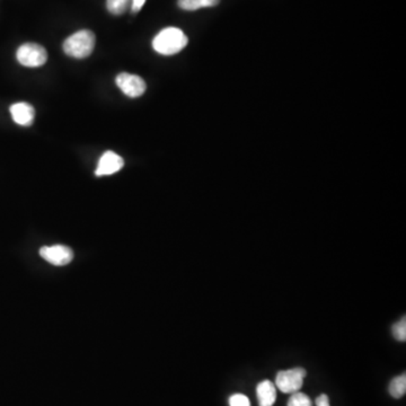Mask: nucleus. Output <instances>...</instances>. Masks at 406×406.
I'll list each match as a JSON object with an SVG mask.
<instances>
[{
    "label": "nucleus",
    "instance_id": "nucleus-1",
    "mask_svg": "<svg viewBox=\"0 0 406 406\" xmlns=\"http://www.w3.org/2000/svg\"><path fill=\"white\" fill-rule=\"evenodd\" d=\"M189 39L182 30L178 27L164 28L152 41V48L157 54L173 56L183 50Z\"/></svg>",
    "mask_w": 406,
    "mask_h": 406
},
{
    "label": "nucleus",
    "instance_id": "nucleus-2",
    "mask_svg": "<svg viewBox=\"0 0 406 406\" xmlns=\"http://www.w3.org/2000/svg\"><path fill=\"white\" fill-rule=\"evenodd\" d=\"M95 48V34L88 30L76 32L63 42V51L68 56L84 59L93 52Z\"/></svg>",
    "mask_w": 406,
    "mask_h": 406
},
{
    "label": "nucleus",
    "instance_id": "nucleus-3",
    "mask_svg": "<svg viewBox=\"0 0 406 406\" xmlns=\"http://www.w3.org/2000/svg\"><path fill=\"white\" fill-rule=\"evenodd\" d=\"M16 58L20 65L25 67H41L48 60V52L42 45L37 43H25L20 45L17 50Z\"/></svg>",
    "mask_w": 406,
    "mask_h": 406
},
{
    "label": "nucleus",
    "instance_id": "nucleus-4",
    "mask_svg": "<svg viewBox=\"0 0 406 406\" xmlns=\"http://www.w3.org/2000/svg\"><path fill=\"white\" fill-rule=\"evenodd\" d=\"M306 377V370L304 368H293V369L282 370L278 372L276 378V388H279L285 394H293L299 392L304 385V378Z\"/></svg>",
    "mask_w": 406,
    "mask_h": 406
},
{
    "label": "nucleus",
    "instance_id": "nucleus-5",
    "mask_svg": "<svg viewBox=\"0 0 406 406\" xmlns=\"http://www.w3.org/2000/svg\"><path fill=\"white\" fill-rule=\"evenodd\" d=\"M118 87L123 92L124 95L131 99H137L144 95L146 92V82L141 77L131 73H121L116 79Z\"/></svg>",
    "mask_w": 406,
    "mask_h": 406
},
{
    "label": "nucleus",
    "instance_id": "nucleus-6",
    "mask_svg": "<svg viewBox=\"0 0 406 406\" xmlns=\"http://www.w3.org/2000/svg\"><path fill=\"white\" fill-rule=\"evenodd\" d=\"M39 255L56 266L69 264L73 259V250L65 245L44 246L39 250Z\"/></svg>",
    "mask_w": 406,
    "mask_h": 406
},
{
    "label": "nucleus",
    "instance_id": "nucleus-7",
    "mask_svg": "<svg viewBox=\"0 0 406 406\" xmlns=\"http://www.w3.org/2000/svg\"><path fill=\"white\" fill-rule=\"evenodd\" d=\"M124 161L121 156L116 155V152H106L99 159V165L96 168V176H106L118 172L123 167Z\"/></svg>",
    "mask_w": 406,
    "mask_h": 406
},
{
    "label": "nucleus",
    "instance_id": "nucleus-8",
    "mask_svg": "<svg viewBox=\"0 0 406 406\" xmlns=\"http://www.w3.org/2000/svg\"><path fill=\"white\" fill-rule=\"evenodd\" d=\"M11 113L13 120L23 127L31 125L35 116L34 107L28 103H16V104L11 105Z\"/></svg>",
    "mask_w": 406,
    "mask_h": 406
},
{
    "label": "nucleus",
    "instance_id": "nucleus-9",
    "mask_svg": "<svg viewBox=\"0 0 406 406\" xmlns=\"http://www.w3.org/2000/svg\"><path fill=\"white\" fill-rule=\"evenodd\" d=\"M259 406H272L276 400V388L272 381H263L257 387Z\"/></svg>",
    "mask_w": 406,
    "mask_h": 406
},
{
    "label": "nucleus",
    "instance_id": "nucleus-10",
    "mask_svg": "<svg viewBox=\"0 0 406 406\" xmlns=\"http://www.w3.org/2000/svg\"><path fill=\"white\" fill-rule=\"evenodd\" d=\"M220 3V0H178V5L184 11H197L206 7H214Z\"/></svg>",
    "mask_w": 406,
    "mask_h": 406
},
{
    "label": "nucleus",
    "instance_id": "nucleus-11",
    "mask_svg": "<svg viewBox=\"0 0 406 406\" xmlns=\"http://www.w3.org/2000/svg\"><path fill=\"white\" fill-rule=\"evenodd\" d=\"M389 394L392 395L393 398H403L406 393V375H402L395 377L389 383Z\"/></svg>",
    "mask_w": 406,
    "mask_h": 406
},
{
    "label": "nucleus",
    "instance_id": "nucleus-12",
    "mask_svg": "<svg viewBox=\"0 0 406 406\" xmlns=\"http://www.w3.org/2000/svg\"><path fill=\"white\" fill-rule=\"evenodd\" d=\"M133 0H106L107 11L113 15H122L131 7Z\"/></svg>",
    "mask_w": 406,
    "mask_h": 406
},
{
    "label": "nucleus",
    "instance_id": "nucleus-13",
    "mask_svg": "<svg viewBox=\"0 0 406 406\" xmlns=\"http://www.w3.org/2000/svg\"><path fill=\"white\" fill-rule=\"evenodd\" d=\"M288 406H313L312 400L304 393L296 392L288 400Z\"/></svg>",
    "mask_w": 406,
    "mask_h": 406
},
{
    "label": "nucleus",
    "instance_id": "nucleus-14",
    "mask_svg": "<svg viewBox=\"0 0 406 406\" xmlns=\"http://www.w3.org/2000/svg\"><path fill=\"white\" fill-rule=\"evenodd\" d=\"M393 336L398 340V341L405 342L406 341V319L404 316L403 319H400V321L396 323V324L393 326Z\"/></svg>",
    "mask_w": 406,
    "mask_h": 406
},
{
    "label": "nucleus",
    "instance_id": "nucleus-15",
    "mask_svg": "<svg viewBox=\"0 0 406 406\" xmlns=\"http://www.w3.org/2000/svg\"><path fill=\"white\" fill-rule=\"evenodd\" d=\"M229 406H251V402L244 394H234L229 398Z\"/></svg>",
    "mask_w": 406,
    "mask_h": 406
},
{
    "label": "nucleus",
    "instance_id": "nucleus-16",
    "mask_svg": "<svg viewBox=\"0 0 406 406\" xmlns=\"http://www.w3.org/2000/svg\"><path fill=\"white\" fill-rule=\"evenodd\" d=\"M316 405L317 406H331L330 400L328 396L325 394L319 395V398H316Z\"/></svg>",
    "mask_w": 406,
    "mask_h": 406
},
{
    "label": "nucleus",
    "instance_id": "nucleus-17",
    "mask_svg": "<svg viewBox=\"0 0 406 406\" xmlns=\"http://www.w3.org/2000/svg\"><path fill=\"white\" fill-rule=\"evenodd\" d=\"M146 3V0H133V4H131V11L133 13H138L141 8H142V6L144 5Z\"/></svg>",
    "mask_w": 406,
    "mask_h": 406
}]
</instances>
